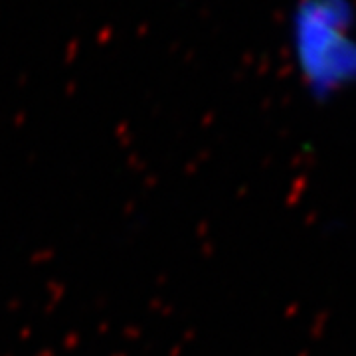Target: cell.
<instances>
[{"label": "cell", "instance_id": "obj_1", "mask_svg": "<svg viewBox=\"0 0 356 356\" xmlns=\"http://www.w3.org/2000/svg\"><path fill=\"white\" fill-rule=\"evenodd\" d=\"M285 32L295 76L313 102L331 103L355 91V0H295Z\"/></svg>", "mask_w": 356, "mask_h": 356}]
</instances>
